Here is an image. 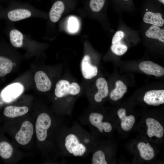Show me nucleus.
I'll return each instance as SVG.
<instances>
[{
	"label": "nucleus",
	"mask_w": 164,
	"mask_h": 164,
	"mask_svg": "<svg viewBox=\"0 0 164 164\" xmlns=\"http://www.w3.org/2000/svg\"><path fill=\"white\" fill-rule=\"evenodd\" d=\"M5 16L9 21L15 22L31 18H41L43 12L29 3L13 0L6 11Z\"/></svg>",
	"instance_id": "f257e3e1"
},
{
	"label": "nucleus",
	"mask_w": 164,
	"mask_h": 164,
	"mask_svg": "<svg viewBox=\"0 0 164 164\" xmlns=\"http://www.w3.org/2000/svg\"><path fill=\"white\" fill-rule=\"evenodd\" d=\"M90 141L89 136L70 131L64 136V148L68 153L75 156H82L89 150Z\"/></svg>",
	"instance_id": "f03ea898"
},
{
	"label": "nucleus",
	"mask_w": 164,
	"mask_h": 164,
	"mask_svg": "<svg viewBox=\"0 0 164 164\" xmlns=\"http://www.w3.org/2000/svg\"><path fill=\"white\" fill-rule=\"evenodd\" d=\"M80 90V86L76 82L70 84L67 80H60L56 84L54 93L57 97L61 98L69 95H77Z\"/></svg>",
	"instance_id": "7ed1b4c3"
},
{
	"label": "nucleus",
	"mask_w": 164,
	"mask_h": 164,
	"mask_svg": "<svg viewBox=\"0 0 164 164\" xmlns=\"http://www.w3.org/2000/svg\"><path fill=\"white\" fill-rule=\"evenodd\" d=\"M52 121L50 116L46 113H42L38 117L35 125L36 137L39 140L43 141L47 136V131L50 127Z\"/></svg>",
	"instance_id": "20e7f679"
},
{
	"label": "nucleus",
	"mask_w": 164,
	"mask_h": 164,
	"mask_svg": "<svg viewBox=\"0 0 164 164\" xmlns=\"http://www.w3.org/2000/svg\"><path fill=\"white\" fill-rule=\"evenodd\" d=\"M33 132L32 124L29 121H25L22 123L20 130L16 134L15 139L19 144L26 145L30 141Z\"/></svg>",
	"instance_id": "39448f33"
},
{
	"label": "nucleus",
	"mask_w": 164,
	"mask_h": 164,
	"mask_svg": "<svg viewBox=\"0 0 164 164\" xmlns=\"http://www.w3.org/2000/svg\"><path fill=\"white\" fill-rule=\"evenodd\" d=\"M24 91V87L20 83H15L5 87L2 91V99L7 102H11L20 96Z\"/></svg>",
	"instance_id": "423d86ee"
},
{
	"label": "nucleus",
	"mask_w": 164,
	"mask_h": 164,
	"mask_svg": "<svg viewBox=\"0 0 164 164\" xmlns=\"http://www.w3.org/2000/svg\"><path fill=\"white\" fill-rule=\"evenodd\" d=\"M103 116L101 114L95 112L90 113L88 117L89 122L91 125L96 127L101 132L104 131L109 132L112 129V126L108 122H103Z\"/></svg>",
	"instance_id": "0eeeda50"
},
{
	"label": "nucleus",
	"mask_w": 164,
	"mask_h": 164,
	"mask_svg": "<svg viewBox=\"0 0 164 164\" xmlns=\"http://www.w3.org/2000/svg\"><path fill=\"white\" fill-rule=\"evenodd\" d=\"M139 68L142 72L149 75L159 77L164 74L163 68L151 61H145L141 62L139 64Z\"/></svg>",
	"instance_id": "6e6552de"
},
{
	"label": "nucleus",
	"mask_w": 164,
	"mask_h": 164,
	"mask_svg": "<svg viewBox=\"0 0 164 164\" xmlns=\"http://www.w3.org/2000/svg\"><path fill=\"white\" fill-rule=\"evenodd\" d=\"M143 100L147 104L153 106H159L164 103V90H155L147 91Z\"/></svg>",
	"instance_id": "1a4fd4ad"
},
{
	"label": "nucleus",
	"mask_w": 164,
	"mask_h": 164,
	"mask_svg": "<svg viewBox=\"0 0 164 164\" xmlns=\"http://www.w3.org/2000/svg\"><path fill=\"white\" fill-rule=\"evenodd\" d=\"M82 73L84 77L90 79L96 77L98 73L97 67L91 63L90 56L86 55L83 58L81 64Z\"/></svg>",
	"instance_id": "9d476101"
},
{
	"label": "nucleus",
	"mask_w": 164,
	"mask_h": 164,
	"mask_svg": "<svg viewBox=\"0 0 164 164\" xmlns=\"http://www.w3.org/2000/svg\"><path fill=\"white\" fill-rule=\"evenodd\" d=\"M34 80L36 87L39 91L46 92L50 89L52 86L51 81L44 72H37L34 76Z\"/></svg>",
	"instance_id": "9b49d317"
},
{
	"label": "nucleus",
	"mask_w": 164,
	"mask_h": 164,
	"mask_svg": "<svg viewBox=\"0 0 164 164\" xmlns=\"http://www.w3.org/2000/svg\"><path fill=\"white\" fill-rule=\"evenodd\" d=\"M65 4L63 0H56L52 5L49 13L50 21L53 23L57 22L64 11Z\"/></svg>",
	"instance_id": "f8f14e48"
},
{
	"label": "nucleus",
	"mask_w": 164,
	"mask_h": 164,
	"mask_svg": "<svg viewBox=\"0 0 164 164\" xmlns=\"http://www.w3.org/2000/svg\"><path fill=\"white\" fill-rule=\"evenodd\" d=\"M146 123L148 127L147 134L150 138L155 136L158 138L162 137L164 129L160 123L156 120L152 118H147Z\"/></svg>",
	"instance_id": "ddd939ff"
},
{
	"label": "nucleus",
	"mask_w": 164,
	"mask_h": 164,
	"mask_svg": "<svg viewBox=\"0 0 164 164\" xmlns=\"http://www.w3.org/2000/svg\"><path fill=\"white\" fill-rule=\"evenodd\" d=\"M96 85L98 91L94 95V99L96 101L99 103L108 94V84L107 81L104 78L100 77L97 80Z\"/></svg>",
	"instance_id": "4468645a"
},
{
	"label": "nucleus",
	"mask_w": 164,
	"mask_h": 164,
	"mask_svg": "<svg viewBox=\"0 0 164 164\" xmlns=\"http://www.w3.org/2000/svg\"><path fill=\"white\" fill-rule=\"evenodd\" d=\"M143 20L145 23L159 27L164 24V19L161 13L150 11L146 12L143 15Z\"/></svg>",
	"instance_id": "2eb2a0df"
},
{
	"label": "nucleus",
	"mask_w": 164,
	"mask_h": 164,
	"mask_svg": "<svg viewBox=\"0 0 164 164\" xmlns=\"http://www.w3.org/2000/svg\"><path fill=\"white\" fill-rule=\"evenodd\" d=\"M126 110L124 109L120 108L118 110L117 114L121 121L122 129L125 131H128L133 127L135 119L133 115L126 116Z\"/></svg>",
	"instance_id": "dca6fc26"
},
{
	"label": "nucleus",
	"mask_w": 164,
	"mask_h": 164,
	"mask_svg": "<svg viewBox=\"0 0 164 164\" xmlns=\"http://www.w3.org/2000/svg\"><path fill=\"white\" fill-rule=\"evenodd\" d=\"M28 108L26 106H9L5 108L3 114L7 117L14 118L24 115L28 112Z\"/></svg>",
	"instance_id": "f3484780"
},
{
	"label": "nucleus",
	"mask_w": 164,
	"mask_h": 164,
	"mask_svg": "<svg viewBox=\"0 0 164 164\" xmlns=\"http://www.w3.org/2000/svg\"><path fill=\"white\" fill-rule=\"evenodd\" d=\"M137 148L139 151L141 156L144 159L150 160L154 157L153 149L149 143L140 142L138 144Z\"/></svg>",
	"instance_id": "a211bd4d"
},
{
	"label": "nucleus",
	"mask_w": 164,
	"mask_h": 164,
	"mask_svg": "<svg viewBox=\"0 0 164 164\" xmlns=\"http://www.w3.org/2000/svg\"><path fill=\"white\" fill-rule=\"evenodd\" d=\"M145 35L148 38L164 43V29L160 27L152 25L145 32Z\"/></svg>",
	"instance_id": "6ab92c4d"
},
{
	"label": "nucleus",
	"mask_w": 164,
	"mask_h": 164,
	"mask_svg": "<svg viewBox=\"0 0 164 164\" xmlns=\"http://www.w3.org/2000/svg\"><path fill=\"white\" fill-rule=\"evenodd\" d=\"M127 88L122 81L118 80L116 82V88L110 93V98L114 101H117L121 98L126 92Z\"/></svg>",
	"instance_id": "aec40b11"
},
{
	"label": "nucleus",
	"mask_w": 164,
	"mask_h": 164,
	"mask_svg": "<svg viewBox=\"0 0 164 164\" xmlns=\"http://www.w3.org/2000/svg\"><path fill=\"white\" fill-rule=\"evenodd\" d=\"M13 63L8 58L0 56V77H2L9 73L12 70Z\"/></svg>",
	"instance_id": "412c9836"
},
{
	"label": "nucleus",
	"mask_w": 164,
	"mask_h": 164,
	"mask_svg": "<svg viewBox=\"0 0 164 164\" xmlns=\"http://www.w3.org/2000/svg\"><path fill=\"white\" fill-rule=\"evenodd\" d=\"M13 149L8 142L2 141L0 142V156L3 159H7L12 156Z\"/></svg>",
	"instance_id": "4be33fe9"
},
{
	"label": "nucleus",
	"mask_w": 164,
	"mask_h": 164,
	"mask_svg": "<svg viewBox=\"0 0 164 164\" xmlns=\"http://www.w3.org/2000/svg\"><path fill=\"white\" fill-rule=\"evenodd\" d=\"M128 46L122 41L112 44L111 50L112 52L118 56L124 54L127 51Z\"/></svg>",
	"instance_id": "5701e85b"
},
{
	"label": "nucleus",
	"mask_w": 164,
	"mask_h": 164,
	"mask_svg": "<svg viewBox=\"0 0 164 164\" xmlns=\"http://www.w3.org/2000/svg\"><path fill=\"white\" fill-rule=\"evenodd\" d=\"M92 164H107L104 153L101 150H98L94 152L92 157Z\"/></svg>",
	"instance_id": "b1692460"
},
{
	"label": "nucleus",
	"mask_w": 164,
	"mask_h": 164,
	"mask_svg": "<svg viewBox=\"0 0 164 164\" xmlns=\"http://www.w3.org/2000/svg\"><path fill=\"white\" fill-rule=\"evenodd\" d=\"M125 36L124 32L122 31H117L114 35L112 39V44L121 41Z\"/></svg>",
	"instance_id": "393cba45"
},
{
	"label": "nucleus",
	"mask_w": 164,
	"mask_h": 164,
	"mask_svg": "<svg viewBox=\"0 0 164 164\" xmlns=\"http://www.w3.org/2000/svg\"><path fill=\"white\" fill-rule=\"evenodd\" d=\"M116 5L120 7H130L132 5V0H112Z\"/></svg>",
	"instance_id": "a878e982"
},
{
	"label": "nucleus",
	"mask_w": 164,
	"mask_h": 164,
	"mask_svg": "<svg viewBox=\"0 0 164 164\" xmlns=\"http://www.w3.org/2000/svg\"><path fill=\"white\" fill-rule=\"evenodd\" d=\"M77 22L74 19L72 18L70 19L69 22V27L70 31H75L77 29Z\"/></svg>",
	"instance_id": "bb28decb"
},
{
	"label": "nucleus",
	"mask_w": 164,
	"mask_h": 164,
	"mask_svg": "<svg viewBox=\"0 0 164 164\" xmlns=\"http://www.w3.org/2000/svg\"><path fill=\"white\" fill-rule=\"evenodd\" d=\"M157 2L163 5L164 4V0H156Z\"/></svg>",
	"instance_id": "cd10ccee"
}]
</instances>
